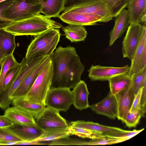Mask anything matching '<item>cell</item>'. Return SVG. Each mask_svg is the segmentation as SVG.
Listing matches in <instances>:
<instances>
[{
  "label": "cell",
  "instance_id": "1",
  "mask_svg": "<svg viewBox=\"0 0 146 146\" xmlns=\"http://www.w3.org/2000/svg\"><path fill=\"white\" fill-rule=\"evenodd\" d=\"M50 57L53 67L51 88H73L81 80L85 69L75 48L59 46Z\"/></svg>",
  "mask_w": 146,
  "mask_h": 146
},
{
  "label": "cell",
  "instance_id": "2",
  "mask_svg": "<svg viewBox=\"0 0 146 146\" xmlns=\"http://www.w3.org/2000/svg\"><path fill=\"white\" fill-rule=\"evenodd\" d=\"M59 23L39 13L32 17L13 22L3 29L16 36H37L52 28L59 29Z\"/></svg>",
  "mask_w": 146,
  "mask_h": 146
},
{
  "label": "cell",
  "instance_id": "3",
  "mask_svg": "<svg viewBox=\"0 0 146 146\" xmlns=\"http://www.w3.org/2000/svg\"><path fill=\"white\" fill-rule=\"evenodd\" d=\"M60 36L59 29L54 28L36 36L28 46L25 58L50 56L56 49Z\"/></svg>",
  "mask_w": 146,
  "mask_h": 146
},
{
  "label": "cell",
  "instance_id": "4",
  "mask_svg": "<svg viewBox=\"0 0 146 146\" xmlns=\"http://www.w3.org/2000/svg\"><path fill=\"white\" fill-rule=\"evenodd\" d=\"M48 56H42L26 58H23L21 62L19 72L12 82L0 96V108L5 110L10 107L11 97L26 78Z\"/></svg>",
  "mask_w": 146,
  "mask_h": 146
},
{
  "label": "cell",
  "instance_id": "5",
  "mask_svg": "<svg viewBox=\"0 0 146 146\" xmlns=\"http://www.w3.org/2000/svg\"><path fill=\"white\" fill-rule=\"evenodd\" d=\"M53 67L50 61L44 67L25 96L30 101L45 106L47 95L51 87Z\"/></svg>",
  "mask_w": 146,
  "mask_h": 146
},
{
  "label": "cell",
  "instance_id": "6",
  "mask_svg": "<svg viewBox=\"0 0 146 146\" xmlns=\"http://www.w3.org/2000/svg\"><path fill=\"white\" fill-rule=\"evenodd\" d=\"M41 8V0H15L2 14L5 18L15 22L40 13Z\"/></svg>",
  "mask_w": 146,
  "mask_h": 146
},
{
  "label": "cell",
  "instance_id": "7",
  "mask_svg": "<svg viewBox=\"0 0 146 146\" xmlns=\"http://www.w3.org/2000/svg\"><path fill=\"white\" fill-rule=\"evenodd\" d=\"M36 119V125L44 132L67 129L69 127L59 111L48 107H45Z\"/></svg>",
  "mask_w": 146,
  "mask_h": 146
},
{
  "label": "cell",
  "instance_id": "8",
  "mask_svg": "<svg viewBox=\"0 0 146 146\" xmlns=\"http://www.w3.org/2000/svg\"><path fill=\"white\" fill-rule=\"evenodd\" d=\"M73 104L70 89L66 88H50L47 95L45 106L58 111H67Z\"/></svg>",
  "mask_w": 146,
  "mask_h": 146
},
{
  "label": "cell",
  "instance_id": "9",
  "mask_svg": "<svg viewBox=\"0 0 146 146\" xmlns=\"http://www.w3.org/2000/svg\"><path fill=\"white\" fill-rule=\"evenodd\" d=\"M145 25L130 24L122 42V51L124 58L131 60L141 40Z\"/></svg>",
  "mask_w": 146,
  "mask_h": 146
},
{
  "label": "cell",
  "instance_id": "10",
  "mask_svg": "<svg viewBox=\"0 0 146 146\" xmlns=\"http://www.w3.org/2000/svg\"><path fill=\"white\" fill-rule=\"evenodd\" d=\"M67 11L97 15L103 18L104 22L109 21L114 17L111 6L108 2L102 0L92 1L64 12Z\"/></svg>",
  "mask_w": 146,
  "mask_h": 146
},
{
  "label": "cell",
  "instance_id": "11",
  "mask_svg": "<svg viewBox=\"0 0 146 146\" xmlns=\"http://www.w3.org/2000/svg\"><path fill=\"white\" fill-rule=\"evenodd\" d=\"M130 66L126 65L122 67L92 65L88 70V76L92 81L108 80L115 76L129 73Z\"/></svg>",
  "mask_w": 146,
  "mask_h": 146
},
{
  "label": "cell",
  "instance_id": "12",
  "mask_svg": "<svg viewBox=\"0 0 146 146\" xmlns=\"http://www.w3.org/2000/svg\"><path fill=\"white\" fill-rule=\"evenodd\" d=\"M58 17L68 24L84 26L94 25L98 22H104L103 18L97 15L69 11L63 12Z\"/></svg>",
  "mask_w": 146,
  "mask_h": 146
},
{
  "label": "cell",
  "instance_id": "13",
  "mask_svg": "<svg viewBox=\"0 0 146 146\" xmlns=\"http://www.w3.org/2000/svg\"><path fill=\"white\" fill-rule=\"evenodd\" d=\"M69 125L96 131L109 138H120L127 131L118 127L104 125L93 122L82 120L71 121Z\"/></svg>",
  "mask_w": 146,
  "mask_h": 146
},
{
  "label": "cell",
  "instance_id": "14",
  "mask_svg": "<svg viewBox=\"0 0 146 146\" xmlns=\"http://www.w3.org/2000/svg\"><path fill=\"white\" fill-rule=\"evenodd\" d=\"M89 108L98 114L106 116L111 119L117 117V101L115 95L110 91L107 96L100 102L89 105Z\"/></svg>",
  "mask_w": 146,
  "mask_h": 146
},
{
  "label": "cell",
  "instance_id": "15",
  "mask_svg": "<svg viewBox=\"0 0 146 146\" xmlns=\"http://www.w3.org/2000/svg\"><path fill=\"white\" fill-rule=\"evenodd\" d=\"M131 85V83L125 89L115 95L117 106V118L123 123L129 111L135 96L133 92Z\"/></svg>",
  "mask_w": 146,
  "mask_h": 146
},
{
  "label": "cell",
  "instance_id": "16",
  "mask_svg": "<svg viewBox=\"0 0 146 146\" xmlns=\"http://www.w3.org/2000/svg\"><path fill=\"white\" fill-rule=\"evenodd\" d=\"M131 61L129 72L131 76L146 67V29Z\"/></svg>",
  "mask_w": 146,
  "mask_h": 146
},
{
  "label": "cell",
  "instance_id": "17",
  "mask_svg": "<svg viewBox=\"0 0 146 146\" xmlns=\"http://www.w3.org/2000/svg\"><path fill=\"white\" fill-rule=\"evenodd\" d=\"M127 6L130 24L146 25V0H128Z\"/></svg>",
  "mask_w": 146,
  "mask_h": 146
},
{
  "label": "cell",
  "instance_id": "18",
  "mask_svg": "<svg viewBox=\"0 0 146 146\" xmlns=\"http://www.w3.org/2000/svg\"><path fill=\"white\" fill-rule=\"evenodd\" d=\"M115 17L114 26L110 33V46L121 36L130 24L127 10L123 9Z\"/></svg>",
  "mask_w": 146,
  "mask_h": 146
},
{
  "label": "cell",
  "instance_id": "19",
  "mask_svg": "<svg viewBox=\"0 0 146 146\" xmlns=\"http://www.w3.org/2000/svg\"><path fill=\"white\" fill-rule=\"evenodd\" d=\"M4 115L10 119L14 124L36 125L35 119L24 110L13 106L5 110Z\"/></svg>",
  "mask_w": 146,
  "mask_h": 146
},
{
  "label": "cell",
  "instance_id": "20",
  "mask_svg": "<svg viewBox=\"0 0 146 146\" xmlns=\"http://www.w3.org/2000/svg\"><path fill=\"white\" fill-rule=\"evenodd\" d=\"M72 91L73 104L77 109L81 110L89 107L88 97L89 95L87 84L81 80L73 88Z\"/></svg>",
  "mask_w": 146,
  "mask_h": 146
},
{
  "label": "cell",
  "instance_id": "21",
  "mask_svg": "<svg viewBox=\"0 0 146 146\" xmlns=\"http://www.w3.org/2000/svg\"><path fill=\"white\" fill-rule=\"evenodd\" d=\"M8 129L22 141H31L38 138L44 132L37 125H19Z\"/></svg>",
  "mask_w": 146,
  "mask_h": 146
},
{
  "label": "cell",
  "instance_id": "22",
  "mask_svg": "<svg viewBox=\"0 0 146 146\" xmlns=\"http://www.w3.org/2000/svg\"><path fill=\"white\" fill-rule=\"evenodd\" d=\"M50 56L35 69L25 79L20 86L14 93L12 98L25 95L29 91L36 78L44 67L50 61Z\"/></svg>",
  "mask_w": 146,
  "mask_h": 146
},
{
  "label": "cell",
  "instance_id": "23",
  "mask_svg": "<svg viewBox=\"0 0 146 146\" xmlns=\"http://www.w3.org/2000/svg\"><path fill=\"white\" fill-rule=\"evenodd\" d=\"M11 104L28 113L36 119L45 107L44 105L30 101L25 95L12 98Z\"/></svg>",
  "mask_w": 146,
  "mask_h": 146
},
{
  "label": "cell",
  "instance_id": "24",
  "mask_svg": "<svg viewBox=\"0 0 146 146\" xmlns=\"http://www.w3.org/2000/svg\"><path fill=\"white\" fill-rule=\"evenodd\" d=\"M96 0H66L63 12L71 8ZM108 2L111 7L114 17L126 7L128 0H102Z\"/></svg>",
  "mask_w": 146,
  "mask_h": 146
},
{
  "label": "cell",
  "instance_id": "25",
  "mask_svg": "<svg viewBox=\"0 0 146 146\" xmlns=\"http://www.w3.org/2000/svg\"><path fill=\"white\" fill-rule=\"evenodd\" d=\"M66 0H41V13L48 17H59L63 11Z\"/></svg>",
  "mask_w": 146,
  "mask_h": 146
},
{
  "label": "cell",
  "instance_id": "26",
  "mask_svg": "<svg viewBox=\"0 0 146 146\" xmlns=\"http://www.w3.org/2000/svg\"><path fill=\"white\" fill-rule=\"evenodd\" d=\"M108 81L110 91L115 95L125 89L131 84L132 77L128 73H124L113 76Z\"/></svg>",
  "mask_w": 146,
  "mask_h": 146
},
{
  "label": "cell",
  "instance_id": "27",
  "mask_svg": "<svg viewBox=\"0 0 146 146\" xmlns=\"http://www.w3.org/2000/svg\"><path fill=\"white\" fill-rule=\"evenodd\" d=\"M15 36L3 29H0V48L5 58L13 54L16 46Z\"/></svg>",
  "mask_w": 146,
  "mask_h": 146
},
{
  "label": "cell",
  "instance_id": "28",
  "mask_svg": "<svg viewBox=\"0 0 146 146\" xmlns=\"http://www.w3.org/2000/svg\"><path fill=\"white\" fill-rule=\"evenodd\" d=\"M62 29L66 37L72 42L84 40L87 35L84 26L69 24L62 27Z\"/></svg>",
  "mask_w": 146,
  "mask_h": 146
},
{
  "label": "cell",
  "instance_id": "29",
  "mask_svg": "<svg viewBox=\"0 0 146 146\" xmlns=\"http://www.w3.org/2000/svg\"><path fill=\"white\" fill-rule=\"evenodd\" d=\"M68 131L71 135H75L82 138H88L92 140L107 138L102 134L94 131L80 127L69 125Z\"/></svg>",
  "mask_w": 146,
  "mask_h": 146
},
{
  "label": "cell",
  "instance_id": "30",
  "mask_svg": "<svg viewBox=\"0 0 146 146\" xmlns=\"http://www.w3.org/2000/svg\"><path fill=\"white\" fill-rule=\"evenodd\" d=\"M19 63L15 58L13 54L5 57L2 61L0 65V96L4 92L3 82L7 72L11 68Z\"/></svg>",
  "mask_w": 146,
  "mask_h": 146
},
{
  "label": "cell",
  "instance_id": "31",
  "mask_svg": "<svg viewBox=\"0 0 146 146\" xmlns=\"http://www.w3.org/2000/svg\"><path fill=\"white\" fill-rule=\"evenodd\" d=\"M71 135L68 129H62L44 132L36 140L39 142L50 141L68 137Z\"/></svg>",
  "mask_w": 146,
  "mask_h": 146
},
{
  "label": "cell",
  "instance_id": "32",
  "mask_svg": "<svg viewBox=\"0 0 146 146\" xmlns=\"http://www.w3.org/2000/svg\"><path fill=\"white\" fill-rule=\"evenodd\" d=\"M131 88L135 96L146 80V67L131 76Z\"/></svg>",
  "mask_w": 146,
  "mask_h": 146
},
{
  "label": "cell",
  "instance_id": "33",
  "mask_svg": "<svg viewBox=\"0 0 146 146\" xmlns=\"http://www.w3.org/2000/svg\"><path fill=\"white\" fill-rule=\"evenodd\" d=\"M21 67V64L20 63L18 64L11 68L8 71L3 82V86L4 92L8 87L17 75L20 70Z\"/></svg>",
  "mask_w": 146,
  "mask_h": 146
},
{
  "label": "cell",
  "instance_id": "34",
  "mask_svg": "<svg viewBox=\"0 0 146 146\" xmlns=\"http://www.w3.org/2000/svg\"><path fill=\"white\" fill-rule=\"evenodd\" d=\"M142 117L139 110L129 112L125 119L124 123L129 128L135 127L139 123Z\"/></svg>",
  "mask_w": 146,
  "mask_h": 146
},
{
  "label": "cell",
  "instance_id": "35",
  "mask_svg": "<svg viewBox=\"0 0 146 146\" xmlns=\"http://www.w3.org/2000/svg\"><path fill=\"white\" fill-rule=\"evenodd\" d=\"M15 0H7L0 3V29H3L13 22L3 15V11L12 5Z\"/></svg>",
  "mask_w": 146,
  "mask_h": 146
},
{
  "label": "cell",
  "instance_id": "36",
  "mask_svg": "<svg viewBox=\"0 0 146 146\" xmlns=\"http://www.w3.org/2000/svg\"><path fill=\"white\" fill-rule=\"evenodd\" d=\"M21 141H22L8 128H0V142H19Z\"/></svg>",
  "mask_w": 146,
  "mask_h": 146
},
{
  "label": "cell",
  "instance_id": "37",
  "mask_svg": "<svg viewBox=\"0 0 146 146\" xmlns=\"http://www.w3.org/2000/svg\"><path fill=\"white\" fill-rule=\"evenodd\" d=\"M142 117H144L146 111V80L142 87L140 99V110Z\"/></svg>",
  "mask_w": 146,
  "mask_h": 146
},
{
  "label": "cell",
  "instance_id": "38",
  "mask_svg": "<svg viewBox=\"0 0 146 146\" xmlns=\"http://www.w3.org/2000/svg\"><path fill=\"white\" fill-rule=\"evenodd\" d=\"M142 87L135 96L133 100L129 112L140 110V99L142 90Z\"/></svg>",
  "mask_w": 146,
  "mask_h": 146
},
{
  "label": "cell",
  "instance_id": "39",
  "mask_svg": "<svg viewBox=\"0 0 146 146\" xmlns=\"http://www.w3.org/2000/svg\"><path fill=\"white\" fill-rule=\"evenodd\" d=\"M14 126V124L10 119L4 115H0V128H8Z\"/></svg>",
  "mask_w": 146,
  "mask_h": 146
},
{
  "label": "cell",
  "instance_id": "40",
  "mask_svg": "<svg viewBox=\"0 0 146 146\" xmlns=\"http://www.w3.org/2000/svg\"><path fill=\"white\" fill-rule=\"evenodd\" d=\"M4 58L2 51L0 48V65Z\"/></svg>",
  "mask_w": 146,
  "mask_h": 146
},
{
  "label": "cell",
  "instance_id": "41",
  "mask_svg": "<svg viewBox=\"0 0 146 146\" xmlns=\"http://www.w3.org/2000/svg\"><path fill=\"white\" fill-rule=\"evenodd\" d=\"M7 0H0V3L6 1Z\"/></svg>",
  "mask_w": 146,
  "mask_h": 146
}]
</instances>
